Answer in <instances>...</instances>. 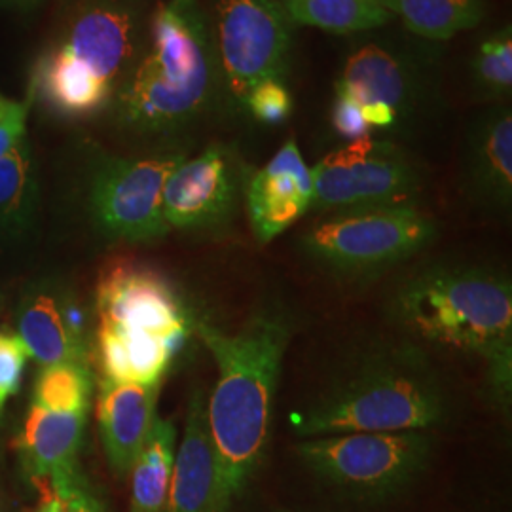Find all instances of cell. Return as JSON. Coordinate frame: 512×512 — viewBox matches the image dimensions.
Listing matches in <instances>:
<instances>
[{"instance_id": "1f68e13d", "label": "cell", "mask_w": 512, "mask_h": 512, "mask_svg": "<svg viewBox=\"0 0 512 512\" xmlns=\"http://www.w3.org/2000/svg\"><path fill=\"white\" fill-rule=\"evenodd\" d=\"M19 101H14V99H8L6 95H2L0 93V118L2 116H6V114H10L12 110L18 107Z\"/></svg>"}, {"instance_id": "6da1fadb", "label": "cell", "mask_w": 512, "mask_h": 512, "mask_svg": "<svg viewBox=\"0 0 512 512\" xmlns=\"http://www.w3.org/2000/svg\"><path fill=\"white\" fill-rule=\"evenodd\" d=\"M217 365V384L207 395V427L217 467L213 511L232 512L251 486L270 444L275 393L291 342L287 313H253L236 332L194 319Z\"/></svg>"}, {"instance_id": "5bb4252c", "label": "cell", "mask_w": 512, "mask_h": 512, "mask_svg": "<svg viewBox=\"0 0 512 512\" xmlns=\"http://www.w3.org/2000/svg\"><path fill=\"white\" fill-rule=\"evenodd\" d=\"M162 384H126L101 378L97 393V423L110 469L128 478L148 433L158 418Z\"/></svg>"}, {"instance_id": "277c9868", "label": "cell", "mask_w": 512, "mask_h": 512, "mask_svg": "<svg viewBox=\"0 0 512 512\" xmlns=\"http://www.w3.org/2000/svg\"><path fill=\"white\" fill-rule=\"evenodd\" d=\"M219 61L198 0H167L147 44L112 95L116 124L137 135H169L200 118L217 90Z\"/></svg>"}, {"instance_id": "f546056e", "label": "cell", "mask_w": 512, "mask_h": 512, "mask_svg": "<svg viewBox=\"0 0 512 512\" xmlns=\"http://www.w3.org/2000/svg\"><path fill=\"white\" fill-rule=\"evenodd\" d=\"M31 109H33L31 99L25 95V99L19 101L16 109L0 118V158L10 154L21 141H25L29 137L27 135V118H29Z\"/></svg>"}, {"instance_id": "7a4b0ae2", "label": "cell", "mask_w": 512, "mask_h": 512, "mask_svg": "<svg viewBox=\"0 0 512 512\" xmlns=\"http://www.w3.org/2000/svg\"><path fill=\"white\" fill-rule=\"evenodd\" d=\"M452 393L420 344L401 338L349 353L291 414L300 439L363 431H433L452 416Z\"/></svg>"}, {"instance_id": "4fadbf2b", "label": "cell", "mask_w": 512, "mask_h": 512, "mask_svg": "<svg viewBox=\"0 0 512 512\" xmlns=\"http://www.w3.org/2000/svg\"><path fill=\"white\" fill-rule=\"evenodd\" d=\"M313 179L291 139L245 184L247 215L256 241L268 245L311 209Z\"/></svg>"}, {"instance_id": "30bf717a", "label": "cell", "mask_w": 512, "mask_h": 512, "mask_svg": "<svg viewBox=\"0 0 512 512\" xmlns=\"http://www.w3.org/2000/svg\"><path fill=\"white\" fill-rule=\"evenodd\" d=\"M293 21L279 0H215V50L226 88L245 101L264 80H283Z\"/></svg>"}, {"instance_id": "3957f363", "label": "cell", "mask_w": 512, "mask_h": 512, "mask_svg": "<svg viewBox=\"0 0 512 512\" xmlns=\"http://www.w3.org/2000/svg\"><path fill=\"white\" fill-rule=\"evenodd\" d=\"M387 311L404 338L480 359L492 401L503 410L511 408L509 275L467 260L423 264L395 285Z\"/></svg>"}, {"instance_id": "603a6c76", "label": "cell", "mask_w": 512, "mask_h": 512, "mask_svg": "<svg viewBox=\"0 0 512 512\" xmlns=\"http://www.w3.org/2000/svg\"><path fill=\"white\" fill-rule=\"evenodd\" d=\"M287 16L298 25H310L327 33L349 35L382 27L391 14L380 0H279Z\"/></svg>"}, {"instance_id": "44dd1931", "label": "cell", "mask_w": 512, "mask_h": 512, "mask_svg": "<svg viewBox=\"0 0 512 512\" xmlns=\"http://www.w3.org/2000/svg\"><path fill=\"white\" fill-rule=\"evenodd\" d=\"M408 31L429 40H448L476 27L486 12L484 0H380Z\"/></svg>"}, {"instance_id": "52a82bcc", "label": "cell", "mask_w": 512, "mask_h": 512, "mask_svg": "<svg viewBox=\"0 0 512 512\" xmlns=\"http://www.w3.org/2000/svg\"><path fill=\"white\" fill-rule=\"evenodd\" d=\"M437 224L414 203L336 211L315 222L302 249L330 274L370 279L421 253Z\"/></svg>"}, {"instance_id": "5b68a950", "label": "cell", "mask_w": 512, "mask_h": 512, "mask_svg": "<svg viewBox=\"0 0 512 512\" xmlns=\"http://www.w3.org/2000/svg\"><path fill=\"white\" fill-rule=\"evenodd\" d=\"M143 0H82L38 55L27 97L55 120L109 109L143 44Z\"/></svg>"}, {"instance_id": "e0dca14e", "label": "cell", "mask_w": 512, "mask_h": 512, "mask_svg": "<svg viewBox=\"0 0 512 512\" xmlns=\"http://www.w3.org/2000/svg\"><path fill=\"white\" fill-rule=\"evenodd\" d=\"M207 393L190 395L183 440L177 444L173 475L162 512H211L217 486L215 454L207 427Z\"/></svg>"}, {"instance_id": "9a60e30c", "label": "cell", "mask_w": 512, "mask_h": 512, "mask_svg": "<svg viewBox=\"0 0 512 512\" xmlns=\"http://www.w3.org/2000/svg\"><path fill=\"white\" fill-rule=\"evenodd\" d=\"M463 188L490 211H509L512 202V112L505 105L480 114L467 135Z\"/></svg>"}, {"instance_id": "7c38bea8", "label": "cell", "mask_w": 512, "mask_h": 512, "mask_svg": "<svg viewBox=\"0 0 512 512\" xmlns=\"http://www.w3.org/2000/svg\"><path fill=\"white\" fill-rule=\"evenodd\" d=\"M239 196L241 171L234 154L213 145L173 169L165 181L162 211L169 230H207L230 220Z\"/></svg>"}, {"instance_id": "ac0fdd59", "label": "cell", "mask_w": 512, "mask_h": 512, "mask_svg": "<svg viewBox=\"0 0 512 512\" xmlns=\"http://www.w3.org/2000/svg\"><path fill=\"white\" fill-rule=\"evenodd\" d=\"M88 414L52 412L31 404L19 452L25 469L48 486L63 482L78 471V452L84 439Z\"/></svg>"}, {"instance_id": "8fae6325", "label": "cell", "mask_w": 512, "mask_h": 512, "mask_svg": "<svg viewBox=\"0 0 512 512\" xmlns=\"http://www.w3.org/2000/svg\"><path fill=\"white\" fill-rule=\"evenodd\" d=\"M95 306L101 329L126 336L160 338L181 351L194 330V319L179 293L154 268L116 262L99 277Z\"/></svg>"}, {"instance_id": "ffe728a7", "label": "cell", "mask_w": 512, "mask_h": 512, "mask_svg": "<svg viewBox=\"0 0 512 512\" xmlns=\"http://www.w3.org/2000/svg\"><path fill=\"white\" fill-rule=\"evenodd\" d=\"M177 427L175 421L156 418L147 440L135 459L131 480V507L129 512H162L173 475L177 454Z\"/></svg>"}, {"instance_id": "9c48e42d", "label": "cell", "mask_w": 512, "mask_h": 512, "mask_svg": "<svg viewBox=\"0 0 512 512\" xmlns=\"http://www.w3.org/2000/svg\"><path fill=\"white\" fill-rule=\"evenodd\" d=\"M311 209L323 213L406 205L420 194L421 177L395 145L370 137L351 141L311 167Z\"/></svg>"}, {"instance_id": "484cf974", "label": "cell", "mask_w": 512, "mask_h": 512, "mask_svg": "<svg viewBox=\"0 0 512 512\" xmlns=\"http://www.w3.org/2000/svg\"><path fill=\"white\" fill-rule=\"evenodd\" d=\"M243 105L262 124H281L293 112V97L283 80H264L247 93Z\"/></svg>"}, {"instance_id": "d4e9b609", "label": "cell", "mask_w": 512, "mask_h": 512, "mask_svg": "<svg viewBox=\"0 0 512 512\" xmlns=\"http://www.w3.org/2000/svg\"><path fill=\"white\" fill-rule=\"evenodd\" d=\"M475 90L486 99H503L512 88V33L503 27L486 38L473 57Z\"/></svg>"}, {"instance_id": "8992f818", "label": "cell", "mask_w": 512, "mask_h": 512, "mask_svg": "<svg viewBox=\"0 0 512 512\" xmlns=\"http://www.w3.org/2000/svg\"><path fill=\"white\" fill-rule=\"evenodd\" d=\"M294 452L319 482L353 501L380 503L408 490L435 454L433 431H363L302 439Z\"/></svg>"}, {"instance_id": "ba28073f", "label": "cell", "mask_w": 512, "mask_h": 512, "mask_svg": "<svg viewBox=\"0 0 512 512\" xmlns=\"http://www.w3.org/2000/svg\"><path fill=\"white\" fill-rule=\"evenodd\" d=\"M184 158L183 152L103 156L88 183V211L95 228L109 239L128 243L164 238L169 232L162 211L165 181Z\"/></svg>"}, {"instance_id": "7402d4cb", "label": "cell", "mask_w": 512, "mask_h": 512, "mask_svg": "<svg viewBox=\"0 0 512 512\" xmlns=\"http://www.w3.org/2000/svg\"><path fill=\"white\" fill-rule=\"evenodd\" d=\"M37 202V162L27 137L0 158V232L29 228Z\"/></svg>"}, {"instance_id": "4316f807", "label": "cell", "mask_w": 512, "mask_h": 512, "mask_svg": "<svg viewBox=\"0 0 512 512\" xmlns=\"http://www.w3.org/2000/svg\"><path fill=\"white\" fill-rule=\"evenodd\" d=\"M27 357L18 334H0V410L18 393Z\"/></svg>"}, {"instance_id": "f1b7e54d", "label": "cell", "mask_w": 512, "mask_h": 512, "mask_svg": "<svg viewBox=\"0 0 512 512\" xmlns=\"http://www.w3.org/2000/svg\"><path fill=\"white\" fill-rule=\"evenodd\" d=\"M332 126L338 131V135L351 141L370 137L372 129L366 124L363 107L344 93L336 92V101L332 107Z\"/></svg>"}, {"instance_id": "83f0119b", "label": "cell", "mask_w": 512, "mask_h": 512, "mask_svg": "<svg viewBox=\"0 0 512 512\" xmlns=\"http://www.w3.org/2000/svg\"><path fill=\"white\" fill-rule=\"evenodd\" d=\"M48 488L65 501L69 512H109L107 505L93 492L90 482L80 473V469L71 478Z\"/></svg>"}, {"instance_id": "cb8c5ba5", "label": "cell", "mask_w": 512, "mask_h": 512, "mask_svg": "<svg viewBox=\"0 0 512 512\" xmlns=\"http://www.w3.org/2000/svg\"><path fill=\"white\" fill-rule=\"evenodd\" d=\"M93 376L88 365L42 366L35 384L33 404L52 412L88 414L92 404Z\"/></svg>"}, {"instance_id": "2e32d148", "label": "cell", "mask_w": 512, "mask_h": 512, "mask_svg": "<svg viewBox=\"0 0 512 512\" xmlns=\"http://www.w3.org/2000/svg\"><path fill=\"white\" fill-rule=\"evenodd\" d=\"M18 338L38 365L90 366L82 323L61 291L40 287L23 296L18 308Z\"/></svg>"}, {"instance_id": "d6986e66", "label": "cell", "mask_w": 512, "mask_h": 512, "mask_svg": "<svg viewBox=\"0 0 512 512\" xmlns=\"http://www.w3.org/2000/svg\"><path fill=\"white\" fill-rule=\"evenodd\" d=\"M418 80L403 55L382 44H365L349 55L336 92L355 99L361 107L384 105L401 112L414 99Z\"/></svg>"}, {"instance_id": "4dcf8cb0", "label": "cell", "mask_w": 512, "mask_h": 512, "mask_svg": "<svg viewBox=\"0 0 512 512\" xmlns=\"http://www.w3.org/2000/svg\"><path fill=\"white\" fill-rule=\"evenodd\" d=\"M44 0H0V6L2 8H8V10H18V12H29V10H35L38 4H42Z\"/></svg>"}]
</instances>
